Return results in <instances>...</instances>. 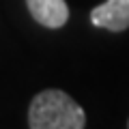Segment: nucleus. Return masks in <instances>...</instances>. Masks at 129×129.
<instances>
[{
	"mask_svg": "<svg viewBox=\"0 0 129 129\" xmlns=\"http://www.w3.org/2000/svg\"><path fill=\"white\" fill-rule=\"evenodd\" d=\"M28 11L41 26L60 28L69 19V7L64 0H26Z\"/></svg>",
	"mask_w": 129,
	"mask_h": 129,
	"instance_id": "obj_3",
	"label": "nucleus"
},
{
	"mask_svg": "<svg viewBox=\"0 0 129 129\" xmlns=\"http://www.w3.org/2000/svg\"><path fill=\"white\" fill-rule=\"evenodd\" d=\"M90 22L97 28L123 32L129 28V0H106L90 11Z\"/></svg>",
	"mask_w": 129,
	"mask_h": 129,
	"instance_id": "obj_2",
	"label": "nucleus"
},
{
	"mask_svg": "<svg viewBox=\"0 0 129 129\" xmlns=\"http://www.w3.org/2000/svg\"><path fill=\"white\" fill-rule=\"evenodd\" d=\"M28 125L30 129H84L86 114L67 92L47 88L30 101Z\"/></svg>",
	"mask_w": 129,
	"mask_h": 129,
	"instance_id": "obj_1",
	"label": "nucleus"
}]
</instances>
